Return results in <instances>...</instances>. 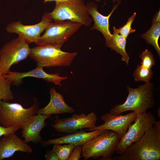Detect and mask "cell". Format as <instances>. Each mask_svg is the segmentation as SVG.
Wrapping results in <instances>:
<instances>
[{
  "mask_svg": "<svg viewBox=\"0 0 160 160\" xmlns=\"http://www.w3.org/2000/svg\"><path fill=\"white\" fill-rule=\"evenodd\" d=\"M113 160H160V121L154 124L138 140L128 147L121 155Z\"/></svg>",
  "mask_w": 160,
  "mask_h": 160,
  "instance_id": "1",
  "label": "cell"
},
{
  "mask_svg": "<svg viewBox=\"0 0 160 160\" xmlns=\"http://www.w3.org/2000/svg\"><path fill=\"white\" fill-rule=\"evenodd\" d=\"M127 88L128 95L126 100L122 104L114 106L110 110V113L117 115L131 111L137 114L145 113L148 109L153 107L155 99L152 83H145L136 88L128 86Z\"/></svg>",
  "mask_w": 160,
  "mask_h": 160,
  "instance_id": "2",
  "label": "cell"
},
{
  "mask_svg": "<svg viewBox=\"0 0 160 160\" xmlns=\"http://www.w3.org/2000/svg\"><path fill=\"white\" fill-rule=\"evenodd\" d=\"M120 138L118 134L110 130H105L101 134L82 145L81 157L84 160L90 158L101 160H113L112 156Z\"/></svg>",
  "mask_w": 160,
  "mask_h": 160,
  "instance_id": "3",
  "label": "cell"
},
{
  "mask_svg": "<svg viewBox=\"0 0 160 160\" xmlns=\"http://www.w3.org/2000/svg\"><path fill=\"white\" fill-rule=\"evenodd\" d=\"M77 53L62 51L61 48L40 44L31 48L30 57L35 62L36 67L43 68L70 66Z\"/></svg>",
  "mask_w": 160,
  "mask_h": 160,
  "instance_id": "4",
  "label": "cell"
},
{
  "mask_svg": "<svg viewBox=\"0 0 160 160\" xmlns=\"http://www.w3.org/2000/svg\"><path fill=\"white\" fill-rule=\"evenodd\" d=\"M48 13L54 21L69 20L89 26L93 20L87 6L82 0H68L56 3L53 11Z\"/></svg>",
  "mask_w": 160,
  "mask_h": 160,
  "instance_id": "5",
  "label": "cell"
},
{
  "mask_svg": "<svg viewBox=\"0 0 160 160\" xmlns=\"http://www.w3.org/2000/svg\"><path fill=\"white\" fill-rule=\"evenodd\" d=\"M33 105L25 108L20 104L1 100L0 110V124L4 127H16L22 129L31 116L37 114L39 109L37 100L34 98Z\"/></svg>",
  "mask_w": 160,
  "mask_h": 160,
  "instance_id": "6",
  "label": "cell"
},
{
  "mask_svg": "<svg viewBox=\"0 0 160 160\" xmlns=\"http://www.w3.org/2000/svg\"><path fill=\"white\" fill-rule=\"evenodd\" d=\"M82 25L69 20L50 23L41 36L38 45H51L61 48L64 43L76 33Z\"/></svg>",
  "mask_w": 160,
  "mask_h": 160,
  "instance_id": "7",
  "label": "cell"
},
{
  "mask_svg": "<svg viewBox=\"0 0 160 160\" xmlns=\"http://www.w3.org/2000/svg\"><path fill=\"white\" fill-rule=\"evenodd\" d=\"M30 49L28 44L19 36L4 44L0 49V73L7 74L12 65L26 58Z\"/></svg>",
  "mask_w": 160,
  "mask_h": 160,
  "instance_id": "8",
  "label": "cell"
},
{
  "mask_svg": "<svg viewBox=\"0 0 160 160\" xmlns=\"http://www.w3.org/2000/svg\"><path fill=\"white\" fill-rule=\"evenodd\" d=\"M134 121L116 145L115 152L119 155H122L128 147L140 138L156 121L155 116L150 112L137 114Z\"/></svg>",
  "mask_w": 160,
  "mask_h": 160,
  "instance_id": "9",
  "label": "cell"
},
{
  "mask_svg": "<svg viewBox=\"0 0 160 160\" xmlns=\"http://www.w3.org/2000/svg\"><path fill=\"white\" fill-rule=\"evenodd\" d=\"M52 19L48 13L42 16L41 20L34 25L23 24L20 21L11 22L6 27L9 33H16L22 38L28 44L35 43L38 45L41 33L44 30Z\"/></svg>",
  "mask_w": 160,
  "mask_h": 160,
  "instance_id": "10",
  "label": "cell"
},
{
  "mask_svg": "<svg viewBox=\"0 0 160 160\" xmlns=\"http://www.w3.org/2000/svg\"><path fill=\"white\" fill-rule=\"evenodd\" d=\"M97 119V115L93 111L87 115L75 114L66 118H60L57 116L55 124L51 126L56 132L69 134L79 129L95 127Z\"/></svg>",
  "mask_w": 160,
  "mask_h": 160,
  "instance_id": "11",
  "label": "cell"
},
{
  "mask_svg": "<svg viewBox=\"0 0 160 160\" xmlns=\"http://www.w3.org/2000/svg\"><path fill=\"white\" fill-rule=\"evenodd\" d=\"M137 115L134 111L125 115L107 113L101 116V119L105 122L103 124L87 130L90 131L97 130H112L117 133L121 139L135 120Z\"/></svg>",
  "mask_w": 160,
  "mask_h": 160,
  "instance_id": "12",
  "label": "cell"
},
{
  "mask_svg": "<svg viewBox=\"0 0 160 160\" xmlns=\"http://www.w3.org/2000/svg\"><path fill=\"white\" fill-rule=\"evenodd\" d=\"M4 77L15 85L20 84L22 79L27 77H31L44 79L47 82H52L61 86V82L67 79V77L60 76L58 73H49L45 72L43 68L36 67L26 72H17L9 71L4 75Z\"/></svg>",
  "mask_w": 160,
  "mask_h": 160,
  "instance_id": "13",
  "label": "cell"
},
{
  "mask_svg": "<svg viewBox=\"0 0 160 160\" xmlns=\"http://www.w3.org/2000/svg\"><path fill=\"white\" fill-rule=\"evenodd\" d=\"M121 2L120 1L114 5L111 12L107 16L103 15L98 12L97 7L95 3L91 2L87 5L89 14L94 22L91 30H97L102 33L105 39V46L109 48L112 38V35L109 29V19Z\"/></svg>",
  "mask_w": 160,
  "mask_h": 160,
  "instance_id": "14",
  "label": "cell"
},
{
  "mask_svg": "<svg viewBox=\"0 0 160 160\" xmlns=\"http://www.w3.org/2000/svg\"><path fill=\"white\" fill-rule=\"evenodd\" d=\"M51 115L36 114L30 117L22 127V137L26 142H32L37 144L42 142L40 135L41 130L46 126L45 120Z\"/></svg>",
  "mask_w": 160,
  "mask_h": 160,
  "instance_id": "15",
  "label": "cell"
},
{
  "mask_svg": "<svg viewBox=\"0 0 160 160\" xmlns=\"http://www.w3.org/2000/svg\"><path fill=\"white\" fill-rule=\"evenodd\" d=\"M18 151L31 153L33 150L15 133L3 136L0 140V160L10 157Z\"/></svg>",
  "mask_w": 160,
  "mask_h": 160,
  "instance_id": "16",
  "label": "cell"
},
{
  "mask_svg": "<svg viewBox=\"0 0 160 160\" xmlns=\"http://www.w3.org/2000/svg\"><path fill=\"white\" fill-rule=\"evenodd\" d=\"M104 130H97L89 132L83 131H77L59 137L49 139L47 141H42L41 144L45 146L56 143L82 145L101 134Z\"/></svg>",
  "mask_w": 160,
  "mask_h": 160,
  "instance_id": "17",
  "label": "cell"
},
{
  "mask_svg": "<svg viewBox=\"0 0 160 160\" xmlns=\"http://www.w3.org/2000/svg\"><path fill=\"white\" fill-rule=\"evenodd\" d=\"M49 93L50 96L49 103L44 107L39 108L37 114L51 115L74 112V109L66 103L63 95L57 92L54 87L50 88Z\"/></svg>",
  "mask_w": 160,
  "mask_h": 160,
  "instance_id": "18",
  "label": "cell"
},
{
  "mask_svg": "<svg viewBox=\"0 0 160 160\" xmlns=\"http://www.w3.org/2000/svg\"><path fill=\"white\" fill-rule=\"evenodd\" d=\"M112 38L109 48L116 52L121 56V60L128 65L129 59V55L126 50V39L124 36L113 30Z\"/></svg>",
  "mask_w": 160,
  "mask_h": 160,
  "instance_id": "19",
  "label": "cell"
},
{
  "mask_svg": "<svg viewBox=\"0 0 160 160\" xmlns=\"http://www.w3.org/2000/svg\"><path fill=\"white\" fill-rule=\"evenodd\" d=\"M160 36V23H152L151 28L141 36L148 44L152 45L160 56V48L158 41Z\"/></svg>",
  "mask_w": 160,
  "mask_h": 160,
  "instance_id": "20",
  "label": "cell"
},
{
  "mask_svg": "<svg viewBox=\"0 0 160 160\" xmlns=\"http://www.w3.org/2000/svg\"><path fill=\"white\" fill-rule=\"evenodd\" d=\"M12 82L0 73V110L1 100L8 101L14 98L11 90Z\"/></svg>",
  "mask_w": 160,
  "mask_h": 160,
  "instance_id": "21",
  "label": "cell"
},
{
  "mask_svg": "<svg viewBox=\"0 0 160 160\" xmlns=\"http://www.w3.org/2000/svg\"><path fill=\"white\" fill-rule=\"evenodd\" d=\"M54 145L52 150L57 155L59 160H68L73 149L74 145L65 144L63 145L60 143Z\"/></svg>",
  "mask_w": 160,
  "mask_h": 160,
  "instance_id": "22",
  "label": "cell"
},
{
  "mask_svg": "<svg viewBox=\"0 0 160 160\" xmlns=\"http://www.w3.org/2000/svg\"><path fill=\"white\" fill-rule=\"evenodd\" d=\"M153 71L151 69L139 65L133 73L134 80L136 81H143L148 83L153 77Z\"/></svg>",
  "mask_w": 160,
  "mask_h": 160,
  "instance_id": "23",
  "label": "cell"
},
{
  "mask_svg": "<svg viewBox=\"0 0 160 160\" xmlns=\"http://www.w3.org/2000/svg\"><path fill=\"white\" fill-rule=\"evenodd\" d=\"M136 15V12H134L131 17L128 18L127 22L125 25L118 29L116 28L115 26H114L113 27V30L117 33L123 36L127 39L130 33H134L136 31L135 30L132 28L131 25Z\"/></svg>",
  "mask_w": 160,
  "mask_h": 160,
  "instance_id": "24",
  "label": "cell"
},
{
  "mask_svg": "<svg viewBox=\"0 0 160 160\" xmlns=\"http://www.w3.org/2000/svg\"><path fill=\"white\" fill-rule=\"evenodd\" d=\"M139 57L141 60V65L145 67L151 69L156 64L152 53L148 49H145Z\"/></svg>",
  "mask_w": 160,
  "mask_h": 160,
  "instance_id": "25",
  "label": "cell"
},
{
  "mask_svg": "<svg viewBox=\"0 0 160 160\" xmlns=\"http://www.w3.org/2000/svg\"><path fill=\"white\" fill-rule=\"evenodd\" d=\"M82 145H75L72 151L68 160H78L81 157Z\"/></svg>",
  "mask_w": 160,
  "mask_h": 160,
  "instance_id": "26",
  "label": "cell"
},
{
  "mask_svg": "<svg viewBox=\"0 0 160 160\" xmlns=\"http://www.w3.org/2000/svg\"><path fill=\"white\" fill-rule=\"evenodd\" d=\"M19 129L16 127H4L0 126V137L2 136L15 133Z\"/></svg>",
  "mask_w": 160,
  "mask_h": 160,
  "instance_id": "27",
  "label": "cell"
},
{
  "mask_svg": "<svg viewBox=\"0 0 160 160\" xmlns=\"http://www.w3.org/2000/svg\"><path fill=\"white\" fill-rule=\"evenodd\" d=\"M45 157L47 160H59L55 153L52 150H48Z\"/></svg>",
  "mask_w": 160,
  "mask_h": 160,
  "instance_id": "28",
  "label": "cell"
},
{
  "mask_svg": "<svg viewBox=\"0 0 160 160\" xmlns=\"http://www.w3.org/2000/svg\"><path fill=\"white\" fill-rule=\"evenodd\" d=\"M160 10L156 14L152 19V23H160Z\"/></svg>",
  "mask_w": 160,
  "mask_h": 160,
  "instance_id": "29",
  "label": "cell"
},
{
  "mask_svg": "<svg viewBox=\"0 0 160 160\" xmlns=\"http://www.w3.org/2000/svg\"><path fill=\"white\" fill-rule=\"evenodd\" d=\"M68 0H56V3H57L60 2L65 1H68Z\"/></svg>",
  "mask_w": 160,
  "mask_h": 160,
  "instance_id": "30",
  "label": "cell"
},
{
  "mask_svg": "<svg viewBox=\"0 0 160 160\" xmlns=\"http://www.w3.org/2000/svg\"><path fill=\"white\" fill-rule=\"evenodd\" d=\"M56 0H44V2L46 3L48 1H56Z\"/></svg>",
  "mask_w": 160,
  "mask_h": 160,
  "instance_id": "31",
  "label": "cell"
},
{
  "mask_svg": "<svg viewBox=\"0 0 160 160\" xmlns=\"http://www.w3.org/2000/svg\"><path fill=\"white\" fill-rule=\"evenodd\" d=\"M97 0V1L99 0H99ZM121 1L120 0H113V3H115V2H118L119 1Z\"/></svg>",
  "mask_w": 160,
  "mask_h": 160,
  "instance_id": "32",
  "label": "cell"
}]
</instances>
